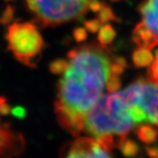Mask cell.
I'll use <instances>...</instances> for the list:
<instances>
[{"mask_svg":"<svg viewBox=\"0 0 158 158\" xmlns=\"http://www.w3.org/2000/svg\"><path fill=\"white\" fill-rule=\"evenodd\" d=\"M9 107L6 105V99L3 97H0V113H7Z\"/></svg>","mask_w":158,"mask_h":158,"instance_id":"cell-21","label":"cell"},{"mask_svg":"<svg viewBox=\"0 0 158 158\" xmlns=\"http://www.w3.org/2000/svg\"><path fill=\"white\" fill-rule=\"evenodd\" d=\"M120 86H121V81L119 79V77L110 74L106 83V88L108 92H115L120 88Z\"/></svg>","mask_w":158,"mask_h":158,"instance_id":"cell-14","label":"cell"},{"mask_svg":"<svg viewBox=\"0 0 158 158\" xmlns=\"http://www.w3.org/2000/svg\"><path fill=\"white\" fill-rule=\"evenodd\" d=\"M124 69H125L122 66H120L119 64L113 62V63H111V66H110V74L119 77L124 71Z\"/></svg>","mask_w":158,"mask_h":158,"instance_id":"cell-17","label":"cell"},{"mask_svg":"<svg viewBox=\"0 0 158 158\" xmlns=\"http://www.w3.org/2000/svg\"><path fill=\"white\" fill-rule=\"evenodd\" d=\"M30 11L43 26H57L83 17L91 0H26Z\"/></svg>","mask_w":158,"mask_h":158,"instance_id":"cell-4","label":"cell"},{"mask_svg":"<svg viewBox=\"0 0 158 158\" xmlns=\"http://www.w3.org/2000/svg\"><path fill=\"white\" fill-rule=\"evenodd\" d=\"M8 49L19 62L35 67L44 48V40L36 26L29 22L13 23L6 33Z\"/></svg>","mask_w":158,"mask_h":158,"instance_id":"cell-3","label":"cell"},{"mask_svg":"<svg viewBox=\"0 0 158 158\" xmlns=\"http://www.w3.org/2000/svg\"><path fill=\"white\" fill-rule=\"evenodd\" d=\"M122 155L127 157H134L136 156L140 152L139 145L130 139H125L118 146Z\"/></svg>","mask_w":158,"mask_h":158,"instance_id":"cell-12","label":"cell"},{"mask_svg":"<svg viewBox=\"0 0 158 158\" xmlns=\"http://www.w3.org/2000/svg\"><path fill=\"white\" fill-rule=\"evenodd\" d=\"M139 11L142 17V22L153 34L158 37V15L144 2L139 6Z\"/></svg>","mask_w":158,"mask_h":158,"instance_id":"cell-8","label":"cell"},{"mask_svg":"<svg viewBox=\"0 0 158 158\" xmlns=\"http://www.w3.org/2000/svg\"><path fill=\"white\" fill-rule=\"evenodd\" d=\"M102 4L98 0H91L90 3V10L95 12H98L101 9Z\"/></svg>","mask_w":158,"mask_h":158,"instance_id":"cell-19","label":"cell"},{"mask_svg":"<svg viewBox=\"0 0 158 158\" xmlns=\"http://www.w3.org/2000/svg\"><path fill=\"white\" fill-rule=\"evenodd\" d=\"M122 90L102 95L84 121V130L109 151L118 147L135 127Z\"/></svg>","mask_w":158,"mask_h":158,"instance_id":"cell-2","label":"cell"},{"mask_svg":"<svg viewBox=\"0 0 158 158\" xmlns=\"http://www.w3.org/2000/svg\"><path fill=\"white\" fill-rule=\"evenodd\" d=\"M124 91L144 112L147 122L158 126V85L141 81L129 85Z\"/></svg>","mask_w":158,"mask_h":158,"instance_id":"cell-5","label":"cell"},{"mask_svg":"<svg viewBox=\"0 0 158 158\" xmlns=\"http://www.w3.org/2000/svg\"><path fill=\"white\" fill-rule=\"evenodd\" d=\"M101 22L98 19H91L85 22V27L90 33H96L100 28Z\"/></svg>","mask_w":158,"mask_h":158,"instance_id":"cell-16","label":"cell"},{"mask_svg":"<svg viewBox=\"0 0 158 158\" xmlns=\"http://www.w3.org/2000/svg\"><path fill=\"white\" fill-rule=\"evenodd\" d=\"M113 61L114 62L119 64L120 66H122L123 68L126 69L127 67V60L125 59L124 57L122 56H115L113 58Z\"/></svg>","mask_w":158,"mask_h":158,"instance_id":"cell-23","label":"cell"},{"mask_svg":"<svg viewBox=\"0 0 158 158\" xmlns=\"http://www.w3.org/2000/svg\"><path fill=\"white\" fill-rule=\"evenodd\" d=\"M149 82L158 85V49L156 51V58L153 60L152 64L148 69Z\"/></svg>","mask_w":158,"mask_h":158,"instance_id":"cell-15","label":"cell"},{"mask_svg":"<svg viewBox=\"0 0 158 158\" xmlns=\"http://www.w3.org/2000/svg\"><path fill=\"white\" fill-rule=\"evenodd\" d=\"M145 150L151 157H158V147H146Z\"/></svg>","mask_w":158,"mask_h":158,"instance_id":"cell-20","label":"cell"},{"mask_svg":"<svg viewBox=\"0 0 158 158\" xmlns=\"http://www.w3.org/2000/svg\"><path fill=\"white\" fill-rule=\"evenodd\" d=\"M132 59L136 68H144L152 63L154 56L149 49L140 48L134 52Z\"/></svg>","mask_w":158,"mask_h":158,"instance_id":"cell-9","label":"cell"},{"mask_svg":"<svg viewBox=\"0 0 158 158\" xmlns=\"http://www.w3.org/2000/svg\"><path fill=\"white\" fill-rule=\"evenodd\" d=\"M132 39L140 48H144L149 50L158 46V37L153 34L143 22L139 23L134 29Z\"/></svg>","mask_w":158,"mask_h":158,"instance_id":"cell-7","label":"cell"},{"mask_svg":"<svg viewBox=\"0 0 158 158\" xmlns=\"http://www.w3.org/2000/svg\"><path fill=\"white\" fill-rule=\"evenodd\" d=\"M108 55L97 46H83L57 60L51 71L59 76L55 111L59 124L72 135L83 133L84 121L103 95L110 75Z\"/></svg>","mask_w":158,"mask_h":158,"instance_id":"cell-1","label":"cell"},{"mask_svg":"<svg viewBox=\"0 0 158 158\" xmlns=\"http://www.w3.org/2000/svg\"><path fill=\"white\" fill-rule=\"evenodd\" d=\"M111 1H113V2H117V1H119V0H111Z\"/></svg>","mask_w":158,"mask_h":158,"instance_id":"cell-24","label":"cell"},{"mask_svg":"<svg viewBox=\"0 0 158 158\" xmlns=\"http://www.w3.org/2000/svg\"><path fill=\"white\" fill-rule=\"evenodd\" d=\"M98 19L101 22V24H106L110 20L113 21H118V17L114 14L112 8L106 4H102L101 9L98 11Z\"/></svg>","mask_w":158,"mask_h":158,"instance_id":"cell-13","label":"cell"},{"mask_svg":"<svg viewBox=\"0 0 158 158\" xmlns=\"http://www.w3.org/2000/svg\"><path fill=\"white\" fill-rule=\"evenodd\" d=\"M139 140L146 144H152L157 140L158 132L149 125H141L135 131Z\"/></svg>","mask_w":158,"mask_h":158,"instance_id":"cell-10","label":"cell"},{"mask_svg":"<svg viewBox=\"0 0 158 158\" xmlns=\"http://www.w3.org/2000/svg\"><path fill=\"white\" fill-rule=\"evenodd\" d=\"M116 36V32L110 24H105L99 28L98 40L101 45H108L113 41Z\"/></svg>","mask_w":158,"mask_h":158,"instance_id":"cell-11","label":"cell"},{"mask_svg":"<svg viewBox=\"0 0 158 158\" xmlns=\"http://www.w3.org/2000/svg\"><path fill=\"white\" fill-rule=\"evenodd\" d=\"M146 3L158 15V0H147Z\"/></svg>","mask_w":158,"mask_h":158,"instance_id":"cell-22","label":"cell"},{"mask_svg":"<svg viewBox=\"0 0 158 158\" xmlns=\"http://www.w3.org/2000/svg\"><path fill=\"white\" fill-rule=\"evenodd\" d=\"M74 35H75V38L77 41H83L85 40V38L87 37V34H86V31L85 29L84 28H77L75 33H74Z\"/></svg>","mask_w":158,"mask_h":158,"instance_id":"cell-18","label":"cell"},{"mask_svg":"<svg viewBox=\"0 0 158 158\" xmlns=\"http://www.w3.org/2000/svg\"><path fill=\"white\" fill-rule=\"evenodd\" d=\"M66 157H112L113 154L106 149L95 138L80 137L62 151Z\"/></svg>","mask_w":158,"mask_h":158,"instance_id":"cell-6","label":"cell"}]
</instances>
